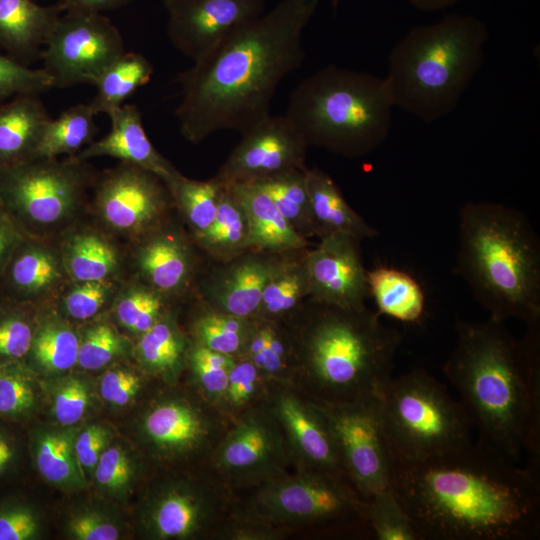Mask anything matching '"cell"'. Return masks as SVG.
Masks as SVG:
<instances>
[{"instance_id":"18","label":"cell","mask_w":540,"mask_h":540,"mask_svg":"<svg viewBox=\"0 0 540 540\" xmlns=\"http://www.w3.org/2000/svg\"><path fill=\"white\" fill-rule=\"evenodd\" d=\"M266 403L283 431L296 470L346 478L329 426L318 405L290 384H271ZM347 479V478H346Z\"/></svg>"},{"instance_id":"16","label":"cell","mask_w":540,"mask_h":540,"mask_svg":"<svg viewBox=\"0 0 540 540\" xmlns=\"http://www.w3.org/2000/svg\"><path fill=\"white\" fill-rule=\"evenodd\" d=\"M171 44L197 61L265 11V0H162Z\"/></svg>"},{"instance_id":"8","label":"cell","mask_w":540,"mask_h":540,"mask_svg":"<svg viewBox=\"0 0 540 540\" xmlns=\"http://www.w3.org/2000/svg\"><path fill=\"white\" fill-rule=\"evenodd\" d=\"M378 398L393 463L426 460L472 441L463 405L425 370L391 377Z\"/></svg>"},{"instance_id":"50","label":"cell","mask_w":540,"mask_h":540,"mask_svg":"<svg viewBox=\"0 0 540 540\" xmlns=\"http://www.w3.org/2000/svg\"><path fill=\"white\" fill-rule=\"evenodd\" d=\"M289 527L277 525L250 510L227 514L213 536L224 540H281L288 536Z\"/></svg>"},{"instance_id":"25","label":"cell","mask_w":540,"mask_h":540,"mask_svg":"<svg viewBox=\"0 0 540 540\" xmlns=\"http://www.w3.org/2000/svg\"><path fill=\"white\" fill-rule=\"evenodd\" d=\"M64 5L42 6L33 0H0V49L26 65L41 57L42 47Z\"/></svg>"},{"instance_id":"47","label":"cell","mask_w":540,"mask_h":540,"mask_svg":"<svg viewBox=\"0 0 540 540\" xmlns=\"http://www.w3.org/2000/svg\"><path fill=\"white\" fill-rule=\"evenodd\" d=\"M63 296L67 315L76 320H88L97 315L117 293L114 279L73 282Z\"/></svg>"},{"instance_id":"39","label":"cell","mask_w":540,"mask_h":540,"mask_svg":"<svg viewBox=\"0 0 540 540\" xmlns=\"http://www.w3.org/2000/svg\"><path fill=\"white\" fill-rule=\"evenodd\" d=\"M166 185L191 237L201 235L216 215L225 186L215 176L194 180L181 173Z\"/></svg>"},{"instance_id":"10","label":"cell","mask_w":540,"mask_h":540,"mask_svg":"<svg viewBox=\"0 0 540 540\" xmlns=\"http://www.w3.org/2000/svg\"><path fill=\"white\" fill-rule=\"evenodd\" d=\"M258 488L248 510L269 522L373 536L366 501L343 476L296 470Z\"/></svg>"},{"instance_id":"34","label":"cell","mask_w":540,"mask_h":540,"mask_svg":"<svg viewBox=\"0 0 540 540\" xmlns=\"http://www.w3.org/2000/svg\"><path fill=\"white\" fill-rule=\"evenodd\" d=\"M191 343L169 310L149 330L138 336L134 354L146 370L174 376L187 363Z\"/></svg>"},{"instance_id":"24","label":"cell","mask_w":540,"mask_h":540,"mask_svg":"<svg viewBox=\"0 0 540 540\" xmlns=\"http://www.w3.org/2000/svg\"><path fill=\"white\" fill-rule=\"evenodd\" d=\"M67 278L60 252L27 237L0 275V295L19 303L39 300L55 294Z\"/></svg>"},{"instance_id":"57","label":"cell","mask_w":540,"mask_h":540,"mask_svg":"<svg viewBox=\"0 0 540 540\" xmlns=\"http://www.w3.org/2000/svg\"><path fill=\"white\" fill-rule=\"evenodd\" d=\"M71 534L79 540H116L119 532L116 526L103 521L95 514H83L70 523Z\"/></svg>"},{"instance_id":"54","label":"cell","mask_w":540,"mask_h":540,"mask_svg":"<svg viewBox=\"0 0 540 540\" xmlns=\"http://www.w3.org/2000/svg\"><path fill=\"white\" fill-rule=\"evenodd\" d=\"M141 388L140 377L127 369L106 371L100 382L102 397L114 405L128 404Z\"/></svg>"},{"instance_id":"21","label":"cell","mask_w":540,"mask_h":540,"mask_svg":"<svg viewBox=\"0 0 540 540\" xmlns=\"http://www.w3.org/2000/svg\"><path fill=\"white\" fill-rule=\"evenodd\" d=\"M360 242L350 235L332 234L309 248V299L342 308L366 307L369 289Z\"/></svg>"},{"instance_id":"40","label":"cell","mask_w":540,"mask_h":540,"mask_svg":"<svg viewBox=\"0 0 540 540\" xmlns=\"http://www.w3.org/2000/svg\"><path fill=\"white\" fill-rule=\"evenodd\" d=\"M117 296L115 316L124 328L137 336L167 313L172 302L139 280L126 285Z\"/></svg>"},{"instance_id":"23","label":"cell","mask_w":540,"mask_h":540,"mask_svg":"<svg viewBox=\"0 0 540 540\" xmlns=\"http://www.w3.org/2000/svg\"><path fill=\"white\" fill-rule=\"evenodd\" d=\"M107 115L111 121L110 131L74 155L78 160L86 161L90 158L103 156L112 157L154 173L165 184L180 174L174 165L161 155L151 143L136 105L123 104Z\"/></svg>"},{"instance_id":"52","label":"cell","mask_w":540,"mask_h":540,"mask_svg":"<svg viewBox=\"0 0 540 540\" xmlns=\"http://www.w3.org/2000/svg\"><path fill=\"white\" fill-rule=\"evenodd\" d=\"M133 476L131 461L119 446L106 448L95 467V478L100 486L108 490L126 487Z\"/></svg>"},{"instance_id":"2","label":"cell","mask_w":540,"mask_h":540,"mask_svg":"<svg viewBox=\"0 0 540 540\" xmlns=\"http://www.w3.org/2000/svg\"><path fill=\"white\" fill-rule=\"evenodd\" d=\"M317 5L281 0L177 75L175 115L188 142L223 130L242 134L270 115L278 86L304 62L302 33Z\"/></svg>"},{"instance_id":"6","label":"cell","mask_w":540,"mask_h":540,"mask_svg":"<svg viewBox=\"0 0 540 540\" xmlns=\"http://www.w3.org/2000/svg\"><path fill=\"white\" fill-rule=\"evenodd\" d=\"M488 40L476 16L452 13L415 26L392 48L384 77L394 107L426 123L453 112L480 71Z\"/></svg>"},{"instance_id":"28","label":"cell","mask_w":540,"mask_h":540,"mask_svg":"<svg viewBox=\"0 0 540 540\" xmlns=\"http://www.w3.org/2000/svg\"><path fill=\"white\" fill-rule=\"evenodd\" d=\"M248 359L271 384H292L297 379L295 339L288 322L252 318L240 355Z\"/></svg>"},{"instance_id":"26","label":"cell","mask_w":540,"mask_h":540,"mask_svg":"<svg viewBox=\"0 0 540 540\" xmlns=\"http://www.w3.org/2000/svg\"><path fill=\"white\" fill-rule=\"evenodd\" d=\"M51 116L38 95L0 102V170L33 158Z\"/></svg>"},{"instance_id":"45","label":"cell","mask_w":540,"mask_h":540,"mask_svg":"<svg viewBox=\"0 0 540 540\" xmlns=\"http://www.w3.org/2000/svg\"><path fill=\"white\" fill-rule=\"evenodd\" d=\"M366 515L377 540H419L406 512L391 487L366 500Z\"/></svg>"},{"instance_id":"15","label":"cell","mask_w":540,"mask_h":540,"mask_svg":"<svg viewBox=\"0 0 540 540\" xmlns=\"http://www.w3.org/2000/svg\"><path fill=\"white\" fill-rule=\"evenodd\" d=\"M206 262L189 232L171 218L135 241L137 280L172 302L191 298Z\"/></svg>"},{"instance_id":"11","label":"cell","mask_w":540,"mask_h":540,"mask_svg":"<svg viewBox=\"0 0 540 540\" xmlns=\"http://www.w3.org/2000/svg\"><path fill=\"white\" fill-rule=\"evenodd\" d=\"M216 477L229 487H260L287 473L292 459L266 400L235 417L210 455Z\"/></svg>"},{"instance_id":"12","label":"cell","mask_w":540,"mask_h":540,"mask_svg":"<svg viewBox=\"0 0 540 540\" xmlns=\"http://www.w3.org/2000/svg\"><path fill=\"white\" fill-rule=\"evenodd\" d=\"M316 404L329 426L342 470L358 494L366 501L391 487L393 458L378 396L348 403Z\"/></svg>"},{"instance_id":"3","label":"cell","mask_w":540,"mask_h":540,"mask_svg":"<svg viewBox=\"0 0 540 540\" xmlns=\"http://www.w3.org/2000/svg\"><path fill=\"white\" fill-rule=\"evenodd\" d=\"M443 373L479 439L509 458L539 468L540 324L517 338L504 322L463 321Z\"/></svg>"},{"instance_id":"61","label":"cell","mask_w":540,"mask_h":540,"mask_svg":"<svg viewBox=\"0 0 540 540\" xmlns=\"http://www.w3.org/2000/svg\"><path fill=\"white\" fill-rule=\"evenodd\" d=\"M461 0H409L417 9L422 11H438L451 7Z\"/></svg>"},{"instance_id":"27","label":"cell","mask_w":540,"mask_h":540,"mask_svg":"<svg viewBox=\"0 0 540 540\" xmlns=\"http://www.w3.org/2000/svg\"><path fill=\"white\" fill-rule=\"evenodd\" d=\"M227 187L246 213L250 249L282 252L311 245L309 240L294 231L258 182H239Z\"/></svg>"},{"instance_id":"35","label":"cell","mask_w":540,"mask_h":540,"mask_svg":"<svg viewBox=\"0 0 540 540\" xmlns=\"http://www.w3.org/2000/svg\"><path fill=\"white\" fill-rule=\"evenodd\" d=\"M151 62L141 53L124 52L101 73L96 83V94L89 104L95 115L108 114L122 106L124 101L153 75Z\"/></svg>"},{"instance_id":"62","label":"cell","mask_w":540,"mask_h":540,"mask_svg":"<svg viewBox=\"0 0 540 540\" xmlns=\"http://www.w3.org/2000/svg\"><path fill=\"white\" fill-rule=\"evenodd\" d=\"M337 5H338V0H332V6L334 9L337 8Z\"/></svg>"},{"instance_id":"17","label":"cell","mask_w":540,"mask_h":540,"mask_svg":"<svg viewBox=\"0 0 540 540\" xmlns=\"http://www.w3.org/2000/svg\"><path fill=\"white\" fill-rule=\"evenodd\" d=\"M308 145L286 117L269 115L241 134L215 177L224 185L305 168Z\"/></svg>"},{"instance_id":"20","label":"cell","mask_w":540,"mask_h":540,"mask_svg":"<svg viewBox=\"0 0 540 540\" xmlns=\"http://www.w3.org/2000/svg\"><path fill=\"white\" fill-rule=\"evenodd\" d=\"M280 254L248 249L226 261H207L192 296L215 310L253 318Z\"/></svg>"},{"instance_id":"56","label":"cell","mask_w":540,"mask_h":540,"mask_svg":"<svg viewBox=\"0 0 540 540\" xmlns=\"http://www.w3.org/2000/svg\"><path fill=\"white\" fill-rule=\"evenodd\" d=\"M110 439V433L100 425L86 427L74 441V450L80 467L93 469L100 455L106 449Z\"/></svg>"},{"instance_id":"29","label":"cell","mask_w":540,"mask_h":540,"mask_svg":"<svg viewBox=\"0 0 540 540\" xmlns=\"http://www.w3.org/2000/svg\"><path fill=\"white\" fill-rule=\"evenodd\" d=\"M310 246L282 251L253 318L289 322L309 298L307 255Z\"/></svg>"},{"instance_id":"59","label":"cell","mask_w":540,"mask_h":540,"mask_svg":"<svg viewBox=\"0 0 540 540\" xmlns=\"http://www.w3.org/2000/svg\"><path fill=\"white\" fill-rule=\"evenodd\" d=\"M133 0H60L66 10H80L102 13L106 10L117 9L128 5Z\"/></svg>"},{"instance_id":"60","label":"cell","mask_w":540,"mask_h":540,"mask_svg":"<svg viewBox=\"0 0 540 540\" xmlns=\"http://www.w3.org/2000/svg\"><path fill=\"white\" fill-rule=\"evenodd\" d=\"M17 456L14 438L0 429V480L6 475Z\"/></svg>"},{"instance_id":"33","label":"cell","mask_w":540,"mask_h":540,"mask_svg":"<svg viewBox=\"0 0 540 540\" xmlns=\"http://www.w3.org/2000/svg\"><path fill=\"white\" fill-rule=\"evenodd\" d=\"M193 240L208 262L226 261L250 249L246 213L229 187L224 188L211 225Z\"/></svg>"},{"instance_id":"9","label":"cell","mask_w":540,"mask_h":540,"mask_svg":"<svg viewBox=\"0 0 540 540\" xmlns=\"http://www.w3.org/2000/svg\"><path fill=\"white\" fill-rule=\"evenodd\" d=\"M94 182L75 156L32 158L0 170V207L28 237L39 239L75 218Z\"/></svg>"},{"instance_id":"43","label":"cell","mask_w":540,"mask_h":540,"mask_svg":"<svg viewBox=\"0 0 540 540\" xmlns=\"http://www.w3.org/2000/svg\"><path fill=\"white\" fill-rule=\"evenodd\" d=\"M35 456L40 474L48 481L68 485L77 484L81 480L70 433L52 432L40 436Z\"/></svg>"},{"instance_id":"46","label":"cell","mask_w":540,"mask_h":540,"mask_svg":"<svg viewBox=\"0 0 540 540\" xmlns=\"http://www.w3.org/2000/svg\"><path fill=\"white\" fill-rule=\"evenodd\" d=\"M125 350L118 333L106 323L89 326L79 338L77 364L86 370H98Z\"/></svg>"},{"instance_id":"22","label":"cell","mask_w":540,"mask_h":540,"mask_svg":"<svg viewBox=\"0 0 540 540\" xmlns=\"http://www.w3.org/2000/svg\"><path fill=\"white\" fill-rule=\"evenodd\" d=\"M163 489L152 501L149 527L163 539H183L212 531L227 516L228 500L220 480Z\"/></svg>"},{"instance_id":"53","label":"cell","mask_w":540,"mask_h":540,"mask_svg":"<svg viewBox=\"0 0 540 540\" xmlns=\"http://www.w3.org/2000/svg\"><path fill=\"white\" fill-rule=\"evenodd\" d=\"M89 402L86 384L71 378L58 389L54 399V414L63 425H73L84 415Z\"/></svg>"},{"instance_id":"32","label":"cell","mask_w":540,"mask_h":540,"mask_svg":"<svg viewBox=\"0 0 540 540\" xmlns=\"http://www.w3.org/2000/svg\"><path fill=\"white\" fill-rule=\"evenodd\" d=\"M369 296L376 312L403 323H416L425 312L426 298L421 284L408 272L378 265L367 270Z\"/></svg>"},{"instance_id":"38","label":"cell","mask_w":540,"mask_h":540,"mask_svg":"<svg viewBox=\"0 0 540 540\" xmlns=\"http://www.w3.org/2000/svg\"><path fill=\"white\" fill-rule=\"evenodd\" d=\"M195 314L191 323V341L209 350L240 355L250 332L252 318H243L215 310L192 296Z\"/></svg>"},{"instance_id":"37","label":"cell","mask_w":540,"mask_h":540,"mask_svg":"<svg viewBox=\"0 0 540 540\" xmlns=\"http://www.w3.org/2000/svg\"><path fill=\"white\" fill-rule=\"evenodd\" d=\"M306 171L307 167L293 168L255 181L294 231L309 240L315 234Z\"/></svg>"},{"instance_id":"7","label":"cell","mask_w":540,"mask_h":540,"mask_svg":"<svg viewBox=\"0 0 540 540\" xmlns=\"http://www.w3.org/2000/svg\"><path fill=\"white\" fill-rule=\"evenodd\" d=\"M393 108L385 78L328 65L298 84L285 115L308 147L356 158L386 140Z\"/></svg>"},{"instance_id":"4","label":"cell","mask_w":540,"mask_h":540,"mask_svg":"<svg viewBox=\"0 0 540 540\" xmlns=\"http://www.w3.org/2000/svg\"><path fill=\"white\" fill-rule=\"evenodd\" d=\"M288 323L296 346V381L314 402L378 396L392 377L401 333L367 306L342 308L308 298Z\"/></svg>"},{"instance_id":"41","label":"cell","mask_w":540,"mask_h":540,"mask_svg":"<svg viewBox=\"0 0 540 540\" xmlns=\"http://www.w3.org/2000/svg\"><path fill=\"white\" fill-rule=\"evenodd\" d=\"M78 335L64 322L48 321L34 333L29 353L34 362L50 372H62L77 364Z\"/></svg>"},{"instance_id":"1","label":"cell","mask_w":540,"mask_h":540,"mask_svg":"<svg viewBox=\"0 0 540 540\" xmlns=\"http://www.w3.org/2000/svg\"><path fill=\"white\" fill-rule=\"evenodd\" d=\"M391 488L419 540H532L540 535L539 468L478 440L394 462Z\"/></svg>"},{"instance_id":"63","label":"cell","mask_w":540,"mask_h":540,"mask_svg":"<svg viewBox=\"0 0 540 540\" xmlns=\"http://www.w3.org/2000/svg\"><path fill=\"white\" fill-rule=\"evenodd\" d=\"M60 1V0H57V2Z\"/></svg>"},{"instance_id":"55","label":"cell","mask_w":540,"mask_h":540,"mask_svg":"<svg viewBox=\"0 0 540 540\" xmlns=\"http://www.w3.org/2000/svg\"><path fill=\"white\" fill-rule=\"evenodd\" d=\"M38 524L33 513L23 506L0 509V540H27L35 536Z\"/></svg>"},{"instance_id":"58","label":"cell","mask_w":540,"mask_h":540,"mask_svg":"<svg viewBox=\"0 0 540 540\" xmlns=\"http://www.w3.org/2000/svg\"><path fill=\"white\" fill-rule=\"evenodd\" d=\"M28 236L0 207V275L16 248Z\"/></svg>"},{"instance_id":"31","label":"cell","mask_w":540,"mask_h":540,"mask_svg":"<svg viewBox=\"0 0 540 540\" xmlns=\"http://www.w3.org/2000/svg\"><path fill=\"white\" fill-rule=\"evenodd\" d=\"M59 252L67 276L73 282L114 279L120 269V254L115 245L93 229L68 232Z\"/></svg>"},{"instance_id":"30","label":"cell","mask_w":540,"mask_h":540,"mask_svg":"<svg viewBox=\"0 0 540 540\" xmlns=\"http://www.w3.org/2000/svg\"><path fill=\"white\" fill-rule=\"evenodd\" d=\"M306 178L315 237L346 234L363 240L379 235L378 230L347 203L336 182L326 172L307 168Z\"/></svg>"},{"instance_id":"42","label":"cell","mask_w":540,"mask_h":540,"mask_svg":"<svg viewBox=\"0 0 540 540\" xmlns=\"http://www.w3.org/2000/svg\"><path fill=\"white\" fill-rule=\"evenodd\" d=\"M270 386L253 363L235 356L219 410L232 421L245 410L264 402Z\"/></svg>"},{"instance_id":"19","label":"cell","mask_w":540,"mask_h":540,"mask_svg":"<svg viewBox=\"0 0 540 540\" xmlns=\"http://www.w3.org/2000/svg\"><path fill=\"white\" fill-rule=\"evenodd\" d=\"M230 423L206 400L199 404L170 398L146 413L142 428L147 441L161 455L183 457L206 452L210 456Z\"/></svg>"},{"instance_id":"51","label":"cell","mask_w":540,"mask_h":540,"mask_svg":"<svg viewBox=\"0 0 540 540\" xmlns=\"http://www.w3.org/2000/svg\"><path fill=\"white\" fill-rule=\"evenodd\" d=\"M33 329L18 310L9 308L0 314V364L26 356L31 348Z\"/></svg>"},{"instance_id":"44","label":"cell","mask_w":540,"mask_h":540,"mask_svg":"<svg viewBox=\"0 0 540 540\" xmlns=\"http://www.w3.org/2000/svg\"><path fill=\"white\" fill-rule=\"evenodd\" d=\"M234 360L235 356L218 353L193 342L189 348L186 364L200 395L218 409Z\"/></svg>"},{"instance_id":"5","label":"cell","mask_w":540,"mask_h":540,"mask_svg":"<svg viewBox=\"0 0 540 540\" xmlns=\"http://www.w3.org/2000/svg\"><path fill=\"white\" fill-rule=\"evenodd\" d=\"M456 273L489 318L540 324V241L521 211L469 202L459 212Z\"/></svg>"},{"instance_id":"49","label":"cell","mask_w":540,"mask_h":540,"mask_svg":"<svg viewBox=\"0 0 540 540\" xmlns=\"http://www.w3.org/2000/svg\"><path fill=\"white\" fill-rule=\"evenodd\" d=\"M33 387L17 361L0 364V416L16 417L34 405Z\"/></svg>"},{"instance_id":"36","label":"cell","mask_w":540,"mask_h":540,"mask_svg":"<svg viewBox=\"0 0 540 540\" xmlns=\"http://www.w3.org/2000/svg\"><path fill=\"white\" fill-rule=\"evenodd\" d=\"M95 114L89 104H77L51 118L44 128L33 158L74 156L89 145L97 133Z\"/></svg>"},{"instance_id":"48","label":"cell","mask_w":540,"mask_h":540,"mask_svg":"<svg viewBox=\"0 0 540 540\" xmlns=\"http://www.w3.org/2000/svg\"><path fill=\"white\" fill-rule=\"evenodd\" d=\"M54 88L51 76L32 69L0 52V102L17 95H39Z\"/></svg>"},{"instance_id":"13","label":"cell","mask_w":540,"mask_h":540,"mask_svg":"<svg viewBox=\"0 0 540 540\" xmlns=\"http://www.w3.org/2000/svg\"><path fill=\"white\" fill-rule=\"evenodd\" d=\"M124 52L120 32L106 16L66 10L49 33L40 58L54 88H65L81 83L94 85Z\"/></svg>"},{"instance_id":"14","label":"cell","mask_w":540,"mask_h":540,"mask_svg":"<svg viewBox=\"0 0 540 540\" xmlns=\"http://www.w3.org/2000/svg\"><path fill=\"white\" fill-rule=\"evenodd\" d=\"M93 205L109 230L134 242L170 218L175 208L160 177L123 162L95 179Z\"/></svg>"}]
</instances>
